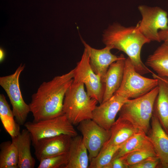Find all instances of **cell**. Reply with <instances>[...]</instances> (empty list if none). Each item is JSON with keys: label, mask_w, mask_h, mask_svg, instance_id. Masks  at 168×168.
Returning a JSON list of instances; mask_svg holds the SVG:
<instances>
[{"label": "cell", "mask_w": 168, "mask_h": 168, "mask_svg": "<svg viewBox=\"0 0 168 168\" xmlns=\"http://www.w3.org/2000/svg\"><path fill=\"white\" fill-rule=\"evenodd\" d=\"M148 132V135L160 159L161 167L168 168V134L153 113L151 119V128Z\"/></svg>", "instance_id": "obj_14"}, {"label": "cell", "mask_w": 168, "mask_h": 168, "mask_svg": "<svg viewBox=\"0 0 168 168\" xmlns=\"http://www.w3.org/2000/svg\"><path fill=\"white\" fill-rule=\"evenodd\" d=\"M74 69L52 80L43 82L31 96L29 104L33 122L53 118L63 114V105L65 93L72 83Z\"/></svg>", "instance_id": "obj_1"}, {"label": "cell", "mask_w": 168, "mask_h": 168, "mask_svg": "<svg viewBox=\"0 0 168 168\" xmlns=\"http://www.w3.org/2000/svg\"><path fill=\"white\" fill-rule=\"evenodd\" d=\"M121 145H104L97 156L90 161L88 168H105L110 162Z\"/></svg>", "instance_id": "obj_24"}, {"label": "cell", "mask_w": 168, "mask_h": 168, "mask_svg": "<svg viewBox=\"0 0 168 168\" xmlns=\"http://www.w3.org/2000/svg\"><path fill=\"white\" fill-rule=\"evenodd\" d=\"M73 81L83 83L90 97L96 100L100 104L102 102L105 84L100 76L92 70L90 63L89 54L85 48L81 60L74 69Z\"/></svg>", "instance_id": "obj_9"}, {"label": "cell", "mask_w": 168, "mask_h": 168, "mask_svg": "<svg viewBox=\"0 0 168 168\" xmlns=\"http://www.w3.org/2000/svg\"><path fill=\"white\" fill-rule=\"evenodd\" d=\"M24 125L30 133L32 144L41 139L62 134L72 137L77 135L73 125L64 114L37 122H26Z\"/></svg>", "instance_id": "obj_6"}, {"label": "cell", "mask_w": 168, "mask_h": 168, "mask_svg": "<svg viewBox=\"0 0 168 168\" xmlns=\"http://www.w3.org/2000/svg\"><path fill=\"white\" fill-rule=\"evenodd\" d=\"M0 149V168H18V152L12 142H2Z\"/></svg>", "instance_id": "obj_23"}, {"label": "cell", "mask_w": 168, "mask_h": 168, "mask_svg": "<svg viewBox=\"0 0 168 168\" xmlns=\"http://www.w3.org/2000/svg\"><path fill=\"white\" fill-rule=\"evenodd\" d=\"M157 78L145 77L138 72L128 57L126 58L121 85L115 93L128 99L136 98L147 93L158 85Z\"/></svg>", "instance_id": "obj_5"}, {"label": "cell", "mask_w": 168, "mask_h": 168, "mask_svg": "<svg viewBox=\"0 0 168 168\" xmlns=\"http://www.w3.org/2000/svg\"><path fill=\"white\" fill-rule=\"evenodd\" d=\"M12 139L18 152V168H34L35 160L30 151L32 141L28 131L26 128L23 129L18 135Z\"/></svg>", "instance_id": "obj_16"}, {"label": "cell", "mask_w": 168, "mask_h": 168, "mask_svg": "<svg viewBox=\"0 0 168 168\" xmlns=\"http://www.w3.org/2000/svg\"><path fill=\"white\" fill-rule=\"evenodd\" d=\"M69 157L68 152L50 156L40 161L38 168H64Z\"/></svg>", "instance_id": "obj_26"}, {"label": "cell", "mask_w": 168, "mask_h": 168, "mask_svg": "<svg viewBox=\"0 0 168 168\" xmlns=\"http://www.w3.org/2000/svg\"><path fill=\"white\" fill-rule=\"evenodd\" d=\"M25 67V64H21L13 73L0 77V85L9 98L15 120L20 125L24 124L30 112L29 105L23 99L20 87L19 77Z\"/></svg>", "instance_id": "obj_7"}, {"label": "cell", "mask_w": 168, "mask_h": 168, "mask_svg": "<svg viewBox=\"0 0 168 168\" xmlns=\"http://www.w3.org/2000/svg\"><path fill=\"white\" fill-rule=\"evenodd\" d=\"M103 41L106 46L125 53L140 74L153 73L142 62L140 55L143 46L151 41L139 31L136 26L126 27L114 23L104 31Z\"/></svg>", "instance_id": "obj_2"}, {"label": "cell", "mask_w": 168, "mask_h": 168, "mask_svg": "<svg viewBox=\"0 0 168 168\" xmlns=\"http://www.w3.org/2000/svg\"><path fill=\"white\" fill-rule=\"evenodd\" d=\"M146 65L155 71L158 76L168 79V41L164 42L149 56Z\"/></svg>", "instance_id": "obj_20"}, {"label": "cell", "mask_w": 168, "mask_h": 168, "mask_svg": "<svg viewBox=\"0 0 168 168\" xmlns=\"http://www.w3.org/2000/svg\"><path fill=\"white\" fill-rule=\"evenodd\" d=\"M5 56V53L4 51L1 48L0 49V62L3 59Z\"/></svg>", "instance_id": "obj_30"}, {"label": "cell", "mask_w": 168, "mask_h": 168, "mask_svg": "<svg viewBox=\"0 0 168 168\" xmlns=\"http://www.w3.org/2000/svg\"><path fill=\"white\" fill-rule=\"evenodd\" d=\"M120 55L119 59L110 65L102 80L105 84V90L102 102L110 99L118 90L121 85L126 58L123 54Z\"/></svg>", "instance_id": "obj_15"}, {"label": "cell", "mask_w": 168, "mask_h": 168, "mask_svg": "<svg viewBox=\"0 0 168 168\" xmlns=\"http://www.w3.org/2000/svg\"><path fill=\"white\" fill-rule=\"evenodd\" d=\"M81 40L89 54L90 63L92 70L100 76L102 82L110 65L119 59L121 55L117 56L111 53L110 51L112 49L110 46H106L103 49H97Z\"/></svg>", "instance_id": "obj_13"}, {"label": "cell", "mask_w": 168, "mask_h": 168, "mask_svg": "<svg viewBox=\"0 0 168 168\" xmlns=\"http://www.w3.org/2000/svg\"><path fill=\"white\" fill-rule=\"evenodd\" d=\"M72 138L62 134L39 140L32 144L35 157L40 161L47 157L68 152Z\"/></svg>", "instance_id": "obj_12"}, {"label": "cell", "mask_w": 168, "mask_h": 168, "mask_svg": "<svg viewBox=\"0 0 168 168\" xmlns=\"http://www.w3.org/2000/svg\"><path fill=\"white\" fill-rule=\"evenodd\" d=\"M78 125L77 129L82 135L90 161L97 156L110 138V130L105 129L92 119L84 120Z\"/></svg>", "instance_id": "obj_10"}, {"label": "cell", "mask_w": 168, "mask_h": 168, "mask_svg": "<svg viewBox=\"0 0 168 168\" xmlns=\"http://www.w3.org/2000/svg\"><path fill=\"white\" fill-rule=\"evenodd\" d=\"M158 91L157 86L142 96L128 99L121 107L119 117L127 120L141 131L147 133L150 129Z\"/></svg>", "instance_id": "obj_4"}, {"label": "cell", "mask_w": 168, "mask_h": 168, "mask_svg": "<svg viewBox=\"0 0 168 168\" xmlns=\"http://www.w3.org/2000/svg\"><path fill=\"white\" fill-rule=\"evenodd\" d=\"M167 134H168V133Z\"/></svg>", "instance_id": "obj_32"}, {"label": "cell", "mask_w": 168, "mask_h": 168, "mask_svg": "<svg viewBox=\"0 0 168 168\" xmlns=\"http://www.w3.org/2000/svg\"><path fill=\"white\" fill-rule=\"evenodd\" d=\"M158 79V93L155 101L153 113L158 119L166 132L168 133V85Z\"/></svg>", "instance_id": "obj_19"}, {"label": "cell", "mask_w": 168, "mask_h": 168, "mask_svg": "<svg viewBox=\"0 0 168 168\" xmlns=\"http://www.w3.org/2000/svg\"><path fill=\"white\" fill-rule=\"evenodd\" d=\"M105 168H127L120 157H114Z\"/></svg>", "instance_id": "obj_28"}, {"label": "cell", "mask_w": 168, "mask_h": 168, "mask_svg": "<svg viewBox=\"0 0 168 168\" xmlns=\"http://www.w3.org/2000/svg\"><path fill=\"white\" fill-rule=\"evenodd\" d=\"M12 110L7 101L5 97L0 94V118L3 127L11 138L15 137L21 132L20 125L14 119Z\"/></svg>", "instance_id": "obj_22"}, {"label": "cell", "mask_w": 168, "mask_h": 168, "mask_svg": "<svg viewBox=\"0 0 168 168\" xmlns=\"http://www.w3.org/2000/svg\"><path fill=\"white\" fill-rule=\"evenodd\" d=\"M128 99L114 93L109 100L96 106L92 113V119L105 129L110 130L115 121L117 114Z\"/></svg>", "instance_id": "obj_11"}, {"label": "cell", "mask_w": 168, "mask_h": 168, "mask_svg": "<svg viewBox=\"0 0 168 168\" xmlns=\"http://www.w3.org/2000/svg\"><path fill=\"white\" fill-rule=\"evenodd\" d=\"M87 151L82 136L72 137L68 151V159L64 168H88L90 161Z\"/></svg>", "instance_id": "obj_17"}, {"label": "cell", "mask_w": 168, "mask_h": 168, "mask_svg": "<svg viewBox=\"0 0 168 168\" xmlns=\"http://www.w3.org/2000/svg\"><path fill=\"white\" fill-rule=\"evenodd\" d=\"M142 150L155 151L148 135L140 132L134 134L121 144L114 157H121L131 152Z\"/></svg>", "instance_id": "obj_21"}, {"label": "cell", "mask_w": 168, "mask_h": 168, "mask_svg": "<svg viewBox=\"0 0 168 168\" xmlns=\"http://www.w3.org/2000/svg\"><path fill=\"white\" fill-rule=\"evenodd\" d=\"M157 78L160 79L161 80H163V81H165L168 85V79L163 77H161L160 76H159Z\"/></svg>", "instance_id": "obj_31"}, {"label": "cell", "mask_w": 168, "mask_h": 168, "mask_svg": "<svg viewBox=\"0 0 168 168\" xmlns=\"http://www.w3.org/2000/svg\"><path fill=\"white\" fill-rule=\"evenodd\" d=\"M138 9L142 19L136 26L139 31L151 41L161 42L158 30H168V13L158 7L141 5Z\"/></svg>", "instance_id": "obj_8"}, {"label": "cell", "mask_w": 168, "mask_h": 168, "mask_svg": "<svg viewBox=\"0 0 168 168\" xmlns=\"http://www.w3.org/2000/svg\"><path fill=\"white\" fill-rule=\"evenodd\" d=\"M159 35L161 41H168V30H160L159 31Z\"/></svg>", "instance_id": "obj_29"}, {"label": "cell", "mask_w": 168, "mask_h": 168, "mask_svg": "<svg viewBox=\"0 0 168 168\" xmlns=\"http://www.w3.org/2000/svg\"><path fill=\"white\" fill-rule=\"evenodd\" d=\"M157 156L153 150H142L133 151L120 157L127 168L150 157Z\"/></svg>", "instance_id": "obj_25"}, {"label": "cell", "mask_w": 168, "mask_h": 168, "mask_svg": "<svg viewBox=\"0 0 168 168\" xmlns=\"http://www.w3.org/2000/svg\"><path fill=\"white\" fill-rule=\"evenodd\" d=\"M110 130V137L104 145H121L134 134L141 132L130 122L119 117L115 121Z\"/></svg>", "instance_id": "obj_18"}, {"label": "cell", "mask_w": 168, "mask_h": 168, "mask_svg": "<svg viewBox=\"0 0 168 168\" xmlns=\"http://www.w3.org/2000/svg\"><path fill=\"white\" fill-rule=\"evenodd\" d=\"M161 167L160 161L157 156L147 158L128 167L129 168H155Z\"/></svg>", "instance_id": "obj_27"}, {"label": "cell", "mask_w": 168, "mask_h": 168, "mask_svg": "<svg viewBox=\"0 0 168 168\" xmlns=\"http://www.w3.org/2000/svg\"><path fill=\"white\" fill-rule=\"evenodd\" d=\"M84 85L73 80L65 94L63 113L73 125L92 119L93 112L98 102L87 95Z\"/></svg>", "instance_id": "obj_3"}]
</instances>
